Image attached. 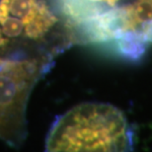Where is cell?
<instances>
[{
	"label": "cell",
	"mask_w": 152,
	"mask_h": 152,
	"mask_svg": "<svg viewBox=\"0 0 152 152\" xmlns=\"http://www.w3.org/2000/svg\"><path fill=\"white\" fill-rule=\"evenodd\" d=\"M50 66L34 57L0 56V140L16 147L25 139L30 95Z\"/></svg>",
	"instance_id": "obj_3"
},
{
	"label": "cell",
	"mask_w": 152,
	"mask_h": 152,
	"mask_svg": "<svg viewBox=\"0 0 152 152\" xmlns=\"http://www.w3.org/2000/svg\"><path fill=\"white\" fill-rule=\"evenodd\" d=\"M45 148L48 151H126L132 148V132L117 108L86 103L56 121Z\"/></svg>",
	"instance_id": "obj_1"
},
{
	"label": "cell",
	"mask_w": 152,
	"mask_h": 152,
	"mask_svg": "<svg viewBox=\"0 0 152 152\" xmlns=\"http://www.w3.org/2000/svg\"><path fill=\"white\" fill-rule=\"evenodd\" d=\"M73 35L76 44L118 41L141 33L152 13L150 0H50Z\"/></svg>",
	"instance_id": "obj_2"
}]
</instances>
